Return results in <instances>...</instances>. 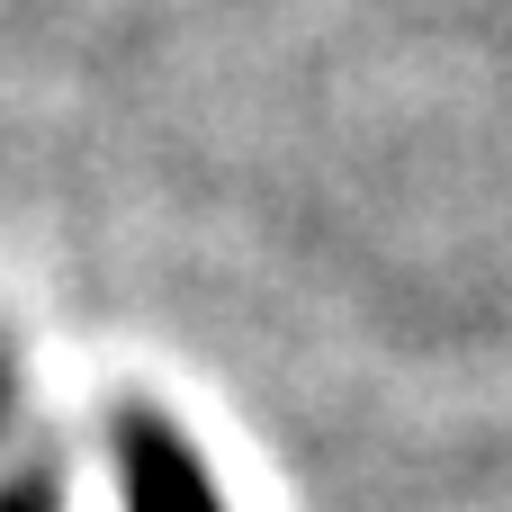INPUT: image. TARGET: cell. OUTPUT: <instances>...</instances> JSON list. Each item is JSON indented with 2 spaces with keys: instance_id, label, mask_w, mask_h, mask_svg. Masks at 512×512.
I'll return each instance as SVG.
<instances>
[{
  "instance_id": "obj_1",
  "label": "cell",
  "mask_w": 512,
  "mask_h": 512,
  "mask_svg": "<svg viewBox=\"0 0 512 512\" xmlns=\"http://www.w3.org/2000/svg\"><path fill=\"white\" fill-rule=\"evenodd\" d=\"M108 441H117V495H126V512H225L207 459H198L162 414L126 405V414L108 423Z\"/></svg>"
},
{
  "instance_id": "obj_2",
  "label": "cell",
  "mask_w": 512,
  "mask_h": 512,
  "mask_svg": "<svg viewBox=\"0 0 512 512\" xmlns=\"http://www.w3.org/2000/svg\"><path fill=\"white\" fill-rule=\"evenodd\" d=\"M0 512H54V477H9L0 486Z\"/></svg>"
},
{
  "instance_id": "obj_3",
  "label": "cell",
  "mask_w": 512,
  "mask_h": 512,
  "mask_svg": "<svg viewBox=\"0 0 512 512\" xmlns=\"http://www.w3.org/2000/svg\"><path fill=\"white\" fill-rule=\"evenodd\" d=\"M0 414H9V360H0Z\"/></svg>"
}]
</instances>
